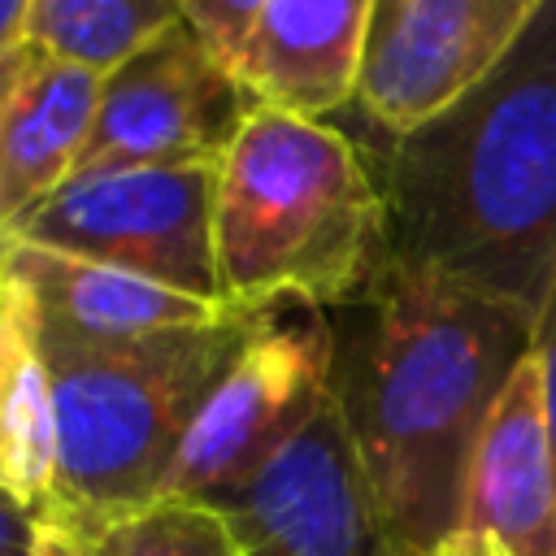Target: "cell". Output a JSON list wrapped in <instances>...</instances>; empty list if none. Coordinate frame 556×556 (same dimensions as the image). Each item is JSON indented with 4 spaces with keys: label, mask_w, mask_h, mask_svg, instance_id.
<instances>
[{
    "label": "cell",
    "mask_w": 556,
    "mask_h": 556,
    "mask_svg": "<svg viewBox=\"0 0 556 556\" xmlns=\"http://www.w3.org/2000/svg\"><path fill=\"white\" fill-rule=\"evenodd\" d=\"M252 113L230 65L187 26H169L100 78L91 135L70 178L126 165H217Z\"/></svg>",
    "instance_id": "7"
},
{
    "label": "cell",
    "mask_w": 556,
    "mask_h": 556,
    "mask_svg": "<svg viewBox=\"0 0 556 556\" xmlns=\"http://www.w3.org/2000/svg\"><path fill=\"white\" fill-rule=\"evenodd\" d=\"M213 195L217 165H126L78 174L9 226L4 239L104 261L187 295L222 300Z\"/></svg>",
    "instance_id": "6"
},
{
    "label": "cell",
    "mask_w": 556,
    "mask_h": 556,
    "mask_svg": "<svg viewBox=\"0 0 556 556\" xmlns=\"http://www.w3.org/2000/svg\"><path fill=\"white\" fill-rule=\"evenodd\" d=\"M213 261L248 313L365 300L391 269L374 161L330 122L252 109L217 161Z\"/></svg>",
    "instance_id": "3"
},
{
    "label": "cell",
    "mask_w": 556,
    "mask_h": 556,
    "mask_svg": "<svg viewBox=\"0 0 556 556\" xmlns=\"http://www.w3.org/2000/svg\"><path fill=\"white\" fill-rule=\"evenodd\" d=\"M395 269L539 317L556 274V0L508 56L374 161Z\"/></svg>",
    "instance_id": "2"
},
{
    "label": "cell",
    "mask_w": 556,
    "mask_h": 556,
    "mask_svg": "<svg viewBox=\"0 0 556 556\" xmlns=\"http://www.w3.org/2000/svg\"><path fill=\"white\" fill-rule=\"evenodd\" d=\"M543 0H374L356 109L408 135L478 87L521 39Z\"/></svg>",
    "instance_id": "8"
},
{
    "label": "cell",
    "mask_w": 556,
    "mask_h": 556,
    "mask_svg": "<svg viewBox=\"0 0 556 556\" xmlns=\"http://www.w3.org/2000/svg\"><path fill=\"white\" fill-rule=\"evenodd\" d=\"M495 556H556V452L534 356L495 400L465 482V530Z\"/></svg>",
    "instance_id": "11"
},
{
    "label": "cell",
    "mask_w": 556,
    "mask_h": 556,
    "mask_svg": "<svg viewBox=\"0 0 556 556\" xmlns=\"http://www.w3.org/2000/svg\"><path fill=\"white\" fill-rule=\"evenodd\" d=\"M178 22L182 0H30L26 43L104 78Z\"/></svg>",
    "instance_id": "15"
},
{
    "label": "cell",
    "mask_w": 556,
    "mask_h": 556,
    "mask_svg": "<svg viewBox=\"0 0 556 556\" xmlns=\"http://www.w3.org/2000/svg\"><path fill=\"white\" fill-rule=\"evenodd\" d=\"M265 0H182V22L230 65Z\"/></svg>",
    "instance_id": "17"
},
{
    "label": "cell",
    "mask_w": 556,
    "mask_h": 556,
    "mask_svg": "<svg viewBox=\"0 0 556 556\" xmlns=\"http://www.w3.org/2000/svg\"><path fill=\"white\" fill-rule=\"evenodd\" d=\"M91 556H243L230 517L213 504H148L100 534H83Z\"/></svg>",
    "instance_id": "16"
},
{
    "label": "cell",
    "mask_w": 556,
    "mask_h": 556,
    "mask_svg": "<svg viewBox=\"0 0 556 556\" xmlns=\"http://www.w3.org/2000/svg\"><path fill=\"white\" fill-rule=\"evenodd\" d=\"M26 17H30V0H0V56L26 43Z\"/></svg>",
    "instance_id": "21"
},
{
    "label": "cell",
    "mask_w": 556,
    "mask_h": 556,
    "mask_svg": "<svg viewBox=\"0 0 556 556\" xmlns=\"http://www.w3.org/2000/svg\"><path fill=\"white\" fill-rule=\"evenodd\" d=\"M30 61H35V48H30V43L13 48L9 56H0V109H4V100L13 96V87L22 83V74L30 70Z\"/></svg>",
    "instance_id": "22"
},
{
    "label": "cell",
    "mask_w": 556,
    "mask_h": 556,
    "mask_svg": "<svg viewBox=\"0 0 556 556\" xmlns=\"http://www.w3.org/2000/svg\"><path fill=\"white\" fill-rule=\"evenodd\" d=\"M334 326L321 308H269L191 417L152 504H226L326 404Z\"/></svg>",
    "instance_id": "5"
},
{
    "label": "cell",
    "mask_w": 556,
    "mask_h": 556,
    "mask_svg": "<svg viewBox=\"0 0 556 556\" xmlns=\"http://www.w3.org/2000/svg\"><path fill=\"white\" fill-rule=\"evenodd\" d=\"M9 278V274H4ZM0 486L48 517L56 500V395L30 295L9 278L0 308Z\"/></svg>",
    "instance_id": "14"
},
{
    "label": "cell",
    "mask_w": 556,
    "mask_h": 556,
    "mask_svg": "<svg viewBox=\"0 0 556 556\" xmlns=\"http://www.w3.org/2000/svg\"><path fill=\"white\" fill-rule=\"evenodd\" d=\"M534 365H539V382H543V413H547V434H552V452H556V274L547 287V300L534 317V348H530Z\"/></svg>",
    "instance_id": "18"
},
{
    "label": "cell",
    "mask_w": 556,
    "mask_h": 556,
    "mask_svg": "<svg viewBox=\"0 0 556 556\" xmlns=\"http://www.w3.org/2000/svg\"><path fill=\"white\" fill-rule=\"evenodd\" d=\"M439 556H495V547L486 539H478V534H456Z\"/></svg>",
    "instance_id": "23"
},
{
    "label": "cell",
    "mask_w": 556,
    "mask_h": 556,
    "mask_svg": "<svg viewBox=\"0 0 556 556\" xmlns=\"http://www.w3.org/2000/svg\"><path fill=\"white\" fill-rule=\"evenodd\" d=\"M265 313L122 343L43 334L56 395L52 521L78 534L148 508L226 361Z\"/></svg>",
    "instance_id": "4"
},
{
    "label": "cell",
    "mask_w": 556,
    "mask_h": 556,
    "mask_svg": "<svg viewBox=\"0 0 556 556\" xmlns=\"http://www.w3.org/2000/svg\"><path fill=\"white\" fill-rule=\"evenodd\" d=\"M4 274L30 295L35 317L48 334L65 339H91V343H122V339H148L169 330H195L217 326L226 317H239L248 308L200 300L178 287H165L156 278L52 252L39 243H17L0 235Z\"/></svg>",
    "instance_id": "10"
},
{
    "label": "cell",
    "mask_w": 556,
    "mask_h": 556,
    "mask_svg": "<svg viewBox=\"0 0 556 556\" xmlns=\"http://www.w3.org/2000/svg\"><path fill=\"white\" fill-rule=\"evenodd\" d=\"M39 513H30L26 504H17L4 486H0V556H30L35 539H39Z\"/></svg>",
    "instance_id": "19"
},
{
    "label": "cell",
    "mask_w": 556,
    "mask_h": 556,
    "mask_svg": "<svg viewBox=\"0 0 556 556\" xmlns=\"http://www.w3.org/2000/svg\"><path fill=\"white\" fill-rule=\"evenodd\" d=\"M30 556H91V552H87V539H83L74 526L43 517V521H39V539H35V552H30Z\"/></svg>",
    "instance_id": "20"
},
{
    "label": "cell",
    "mask_w": 556,
    "mask_h": 556,
    "mask_svg": "<svg viewBox=\"0 0 556 556\" xmlns=\"http://www.w3.org/2000/svg\"><path fill=\"white\" fill-rule=\"evenodd\" d=\"M96 100L100 74L35 52L0 109V235L70 182L91 135Z\"/></svg>",
    "instance_id": "13"
},
{
    "label": "cell",
    "mask_w": 556,
    "mask_h": 556,
    "mask_svg": "<svg viewBox=\"0 0 556 556\" xmlns=\"http://www.w3.org/2000/svg\"><path fill=\"white\" fill-rule=\"evenodd\" d=\"M4 291H9V278H4V252H0V308H4Z\"/></svg>",
    "instance_id": "24"
},
{
    "label": "cell",
    "mask_w": 556,
    "mask_h": 556,
    "mask_svg": "<svg viewBox=\"0 0 556 556\" xmlns=\"http://www.w3.org/2000/svg\"><path fill=\"white\" fill-rule=\"evenodd\" d=\"M369 17L374 0H265L230 74L252 109L326 122L356 100Z\"/></svg>",
    "instance_id": "12"
},
{
    "label": "cell",
    "mask_w": 556,
    "mask_h": 556,
    "mask_svg": "<svg viewBox=\"0 0 556 556\" xmlns=\"http://www.w3.org/2000/svg\"><path fill=\"white\" fill-rule=\"evenodd\" d=\"M334 400L391 543L439 556L465 530L478 434L534 348V317L417 269L330 313Z\"/></svg>",
    "instance_id": "1"
},
{
    "label": "cell",
    "mask_w": 556,
    "mask_h": 556,
    "mask_svg": "<svg viewBox=\"0 0 556 556\" xmlns=\"http://www.w3.org/2000/svg\"><path fill=\"white\" fill-rule=\"evenodd\" d=\"M217 508L230 517L243 556H404L378 517L334 387L261 473Z\"/></svg>",
    "instance_id": "9"
}]
</instances>
